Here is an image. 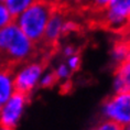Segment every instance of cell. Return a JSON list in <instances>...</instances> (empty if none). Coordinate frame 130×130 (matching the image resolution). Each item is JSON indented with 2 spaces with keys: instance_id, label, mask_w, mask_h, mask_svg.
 Wrapping results in <instances>:
<instances>
[{
  "instance_id": "1",
  "label": "cell",
  "mask_w": 130,
  "mask_h": 130,
  "mask_svg": "<svg viewBox=\"0 0 130 130\" xmlns=\"http://www.w3.org/2000/svg\"><path fill=\"white\" fill-rule=\"evenodd\" d=\"M37 44L14 22L0 29V64L13 67L33 58Z\"/></svg>"
},
{
  "instance_id": "2",
  "label": "cell",
  "mask_w": 130,
  "mask_h": 130,
  "mask_svg": "<svg viewBox=\"0 0 130 130\" xmlns=\"http://www.w3.org/2000/svg\"><path fill=\"white\" fill-rule=\"evenodd\" d=\"M55 9L52 1L38 0L14 17V23L35 44L43 42L47 21Z\"/></svg>"
},
{
  "instance_id": "3",
  "label": "cell",
  "mask_w": 130,
  "mask_h": 130,
  "mask_svg": "<svg viewBox=\"0 0 130 130\" xmlns=\"http://www.w3.org/2000/svg\"><path fill=\"white\" fill-rule=\"evenodd\" d=\"M44 71V64L41 61L33 58L13 66L15 90L30 95L39 86L40 78Z\"/></svg>"
},
{
  "instance_id": "4",
  "label": "cell",
  "mask_w": 130,
  "mask_h": 130,
  "mask_svg": "<svg viewBox=\"0 0 130 130\" xmlns=\"http://www.w3.org/2000/svg\"><path fill=\"white\" fill-rule=\"evenodd\" d=\"M97 15L106 29L125 32L128 30L130 20V0H110L108 6Z\"/></svg>"
},
{
  "instance_id": "5",
  "label": "cell",
  "mask_w": 130,
  "mask_h": 130,
  "mask_svg": "<svg viewBox=\"0 0 130 130\" xmlns=\"http://www.w3.org/2000/svg\"><path fill=\"white\" fill-rule=\"evenodd\" d=\"M100 111L104 119L126 129L130 126V93H115L103 103Z\"/></svg>"
},
{
  "instance_id": "6",
  "label": "cell",
  "mask_w": 130,
  "mask_h": 130,
  "mask_svg": "<svg viewBox=\"0 0 130 130\" xmlns=\"http://www.w3.org/2000/svg\"><path fill=\"white\" fill-rule=\"evenodd\" d=\"M29 105V95L20 92L12 94L0 108V123L14 128L19 125Z\"/></svg>"
},
{
  "instance_id": "7",
  "label": "cell",
  "mask_w": 130,
  "mask_h": 130,
  "mask_svg": "<svg viewBox=\"0 0 130 130\" xmlns=\"http://www.w3.org/2000/svg\"><path fill=\"white\" fill-rule=\"evenodd\" d=\"M65 15L60 9L55 8L48 18L46 28L44 32L43 42L47 44H54L63 37V23L65 21Z\"/></svg>"
},
{
  "instance_id": "8",
  "label": "cell",
  "mask_w": 130,
  "mask_h": 130,
  "mask_svg": "<svg viewBox=\"0 0 130 130\" xmlns=\"http://www.w3.org/2000/svg\"><path fill=\"white\" fill-rule=\"evenodd\" d=\"M112 87L115 93H130V58L117 64Z\"/></svg>"
},
{
  "instance_id": "9",
  "label": "cell",
  "mask_w": 130,
  "mask_h": 130,
  "mask_svg": "<svg viewBox=\"0 0 130 130\" xmlns=\"http://www.w3.org/2000/svg\"><path fill=\"white\" fill-rule=\"evenodd\" d=\"M15 92L13 67L0 64V104H4Z\"/></svg>"
},
{
  "instance_id": "10",
  "label": "cell",
  "mask_w": 130,
  "mask_h": 130,
  "mask_svg": "<svg viewBox=\"0 0 130 130\" xmlns=\"http://www.w3.org/2000/svg\"><path fill=\"white\" fill-rule=\"evenodd\" d=\"M111 57L116 64L129 58V41H117L111 48Z\"/></svg>"
},
{
  "instance_id": "11",
  "label": "cell",
  "mask_w": 130,
  "mask_h": 130,
  "mask_svg": "<svg viewBox=\"0 0 130 130\" xmlns=\"http://www.w3.org/2000/svg\"><path fill=\"white\" fill-rule=\"evenodd\" d=\"M35 1L38 0H6V5L11 11V13L15 17L31 5H33Z\"/></svg>"
},
{
  "instance_id": "12",
  "label": "cell",
  "mask_w": 130,
  "mask_h": 130,
  "mask_svg": "<svg viewBox=\"0 0 130 130\" xmlns=\"http://www.w3.org/2000/svg\"><path fill=\"white\" fill-rule=\"evenodd\" d=\"M14 22V15L9 10L6 2L0 1V29L7 27Z\"/></svg>"
},
{
  "instance_id": "13",
  "label": "cell",
  "mask_w": 130,
  "mask_h": 130,
  "mask_svg": "<svg viewBox=\"0 0 130 130\" xmlns=\"http://www.w3.org/2000/svg\"><path fill=\"white\" fill-rule=\"evenodd\" d=\"M80 1H83V4L88 10L96 14H99L108 6L110 0H80Z\"/></svg>"
},
{
  "instance_id": "14",
  "label": "cell",
  "mask_w": 130,
  "mask_h": 130,
  "mask_svg": "<svg viewBox=\"0 0 130 130\" xmlns=\"http://www.w3.org/2000/svg\"><path fill=\"white\" fill-rule=\"evenodd\" d=\"M54 73H55V75H56L57 80L66 83L70 80L73 72L69 69V66L66 65V63H60V64H57L56 67H55Z\"/></svg>"
},
{
  "instance_id": "15",
  "label": "cell",
  "mask_w": 130,
  "mask_h": 130,
  "mask_svg": "<svg viewBox=\"0 0 130 130\" xmlns=\"http://www.w3.org/2000/svg\"><path fill=\"white\" fill-rule=\"evenodd\" d=\"M57 82L56 75H55L54 71H44L42 74L39 86H41L42 88H50L53 87Z\"/></svg>"
},
{
  "instance_id": "16",
  "label": "cell",
  "mask_w": 130,
  "mask_h": 130,
  "mask_svg": "<svg viewBox=\"0 0 130 130\" xmlns=\"http://www.w3.org/2000/svg\"><path fill=\"white\" fill-rule=\"evenodd\" d=\"M89 130H123L121 127L118 126L117 123L110 121L107 119H103L102 121H99L98 123H96L93 128H90Z\"/></svg>"
},
{
  "instance_id": "17",
  "label": "cell",
  "mask_w": 130,
  "mask_h": 130,
  "mask_svg": "<svg viewBox=\"0 0 130 130\" xmlns=\"http://www.w3.org/2000/svg\"><path fill=\"white\" fill-rule=\"evenodd\" d=\"M78 29H79V25L75 20H72V19H65V21L63 23V35L72 34V33H74V32H76Z\"/></svg>"
},
{
  "instance_id": "18",
  "label": "cell",
  "mask_w": 130,
  "mask_h": 130,
  "mask_svg": "<svg viewBox=\"0 0 130 130\" xmlns=\"http://www.w3.org/2000/svg\"><path fill=\"white\" fill-rule=\"evenodd\" d=\"M66 65L69 66V69L72 71V72H75V71L79 70L80 67V63H82V61H80V57L78 54H73L71 55V56L66 57Z\"/></svg>"
},
{
  "instance_id": "19",
  "label": "cell",
  "mask_w": 130,
  "mask_h": 130,
  "mask_svg": "<svg viewBox=\"0 0 130 130\" xmlns=\"http://www.w3.org/2000/svg\"><path fill=\"white\" fill-rule=\"evenodd\" d=\"M76 53H77V48L75 45H73V44H66L62 47V54H63L65 57H69L71 55L76 54Z\"/></svg>"
},
{
  "instance_id": "20",
  "label": "cell",
  "mask_w": 130,
  "mask_h": 130,
  "mask_svg": "<svg viewBox=\"0 0 130 130\" xmlns=\"http://www.w3.org/2000/svg\"><path fill=\"white\" fill-rule=\"evenodd\" d=\"M0 130H15L14 128H10V127H7V126H4L0 123Z\"/></svg>"
},
{
  "instance_id": "21",
  "label": "cell",
  "mask_w": 130,
  "mask_h": 130,
  "mask_svg": "<svg viewBox=\"0 0 130 130\" xmlns=\"http://www.w3.org/2000/svg\"><path fill=\"white\" fill-rule=\"evenodd\" d=\"M127 31H130V20H129V24H128V30Z\"/></svg>"
},
{
  "instance_id": "22",
  "label": "cell",
  "mask_w": 130,
  "mask_h": 130,
  "mask_svg": "<svg viewBox=\"0 0 130 130\" xmlns=\"http://www.w3.org/2000/svg\"><path fill=\"white\" fill-rule=\"evenodd\" d=\"M129 58H130V41H129Z\"/></svg>"
},
{
  "instance_id": "23",
  "label": "cell",
  "mask_w": 130,
  "mask_h": 130,
  "mask_svg": "<svg viewBox=\"0 0 130 130\" xmlns=\"http://www.w3.org/2000/svg\"><path fill=\"white\" fill-rule=\"evenodd\" d=\"M123 130H130V126H128V127H127L126 129H123Z\"/></svg>"
},
{
  "instance_id": "24",
  "label": "cell",
  "mask_w": 130,
  "mask_h": 130,
  "mask_svg": "<svg viewBox=\"0 0 130 130\" xmlns=\"http://www.w3.org/2000/svg\"><path fill=\"white\" fill-rule=\"evenodd\" d=\"M0 1H2V2H6V0H0Z\"/></svg>"
},
{
  "instance_id": "25",
  "label": "cell",
  "mask_w": 130,
  "mask_h": 130,
  "mask_svg": "<svg viewBox=\"0 0 130 130\" xmlns=\"http://www.w3.org/2000/svg\"><path fill=\"white\" fill-rule=\"evenodd\" d=\"M0 108H1V104H0Z\"/></svg>"
}]
</instances>
